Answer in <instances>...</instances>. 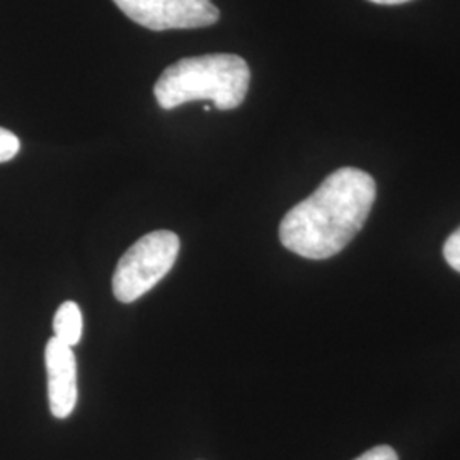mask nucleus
Segmentation results:
<instances>
[{"label": "nucleus", "instance_id": "8", "mask_svg": "<svg viewBox=\"0 0 460 460\" xmlns=\"http://www.w3.org/2000/svg\"><path fill=\"white\" fill-rule=\"evenodd\" d=\"M445 261L460 273V227L445 243Z\"/></svg>", "mask_w": 460, "mask_h": 460}, {"label": "nucleus", "instance_id": "9", "mask_svg": "<svg viewBox=\"0 0 460 460\" xmlns=\"http://www.w3.org/2000/svg\"><path fill=\"white\" fill-rule=\"evenodd\" d=\"M355 460H399L394 448L387 447V445H380V447H374L368 452L362 454L358 459Z\"/></svg>", "mask_w": 460, "mask_h": 460}, {"label": "nucleus", "instance_id": "5", "mask_svg": "<svg viewBox=\"0 0 460 460\" xmlns=\"http://www.w3.org/2000/svg\"><path fill=\"white\" fill-rule=\"evenodd\" d=\"M45 365L49 376V411L64 420L77 404V362L72 346H66L55 336L45 348Z\"/></svg>", "mask_w": 460, "mask_h": 460}, {"label": "nucleus", "instance_id": "2", "mask_svg": "<svg viewBox=\"0 0 460 460\" xmlns=\"http://www.w3.org/2000/svg\"><path fill=\"white\" fill-rule=\"evenodd\" d=\"M249 83L251 70L243 57L208 53L167 66L154 85V96L163 110L191 101H212L217 110L229 111L244 102Z\"/></svg>", "mask_w": 460, "mask_h": 460}, {"label": "nucleus", "instance_id": "3", "mask_svg": "<svg viewBox=\"0 0 460 460\" xmlns=\"http://www.w3.org/2000/svg\"><path fill=\"white\" fill-rule=\"evenodd\" d=\"M180 237L171 230H155L140 237L121 256L113 275V294L123 304H132L150 292L180 254Z\"/></svg>", "mask_w": 460, "mask_h": 460}, {"label": "nucleus", "instance_id": "7", "mask_svg": "<svg viewBox=\"0 0 460 460\" xmlns=\"http://www.w3.org/2000/svg\"><path fill=\"white\" fill-rule=\"evenodd\" d=\"M19 148H21V142L17 135L5 128H0V164L13 161L19 154Z\"/></svg>", "mask_w": 460, "mask_h": 460}, {"label": "nucleus", "instance_id": "4", "mask_svg": "<svg viewBox=\"0 0 460 460\" xmlns=\"http://www.w3.org/2000/svg\"><path fill=\"white\" fill-rule=\"evenodd\" d=\"M121 13L152 31L212 26L220 11L212 0H113Z\"/></svg>", "mask_w": 460, "mask_h": 460}, {"label": "nucleus", "instance_id": "6", "mask_svg": "<svg viewBox=\"0 0 460 460\" xmlns=\"http://www.w3.org/2000/svg\"><path fill=\"white\" fill-rule=\"evenodd\" d=\"M83 313L81 307L72 302L66 300L64 302L58 311L55 314L53 319V331H55V338L60 340L66 346L77 345L83 338Z\"/></svg>", "mask_w": 460, "mask_h": 460}, {"label": "nucleus", "instance_id": "10", "mask_svg": "<svg viewBox=\"0 0 460 460\" xmlns=\"http://www.w3.org/2000/svg\"><path fill=\"white\" fill-rule=\"evenodd\" d=\"M368 2H374L378 5H399V4H404V2H411V0H368Z\"/></svg>", "mask_w": 460, "mask_h": 460}, {"label": "nucleus", "instance_id": "1", "mask_svg": "<svg viewBox=\"0 0 460 460\" xmlns=\"http://www.w3.org/2000/svg\"><path fill=\"white\" fill-rule=\"evenodd\" d=\"M376 197L377 186L368 172L341 167L283 217L279 241L307 260L332 258L362 230Z\"/></svg>", "mask_w": 460, "mask_h": 460}]
</instances>
